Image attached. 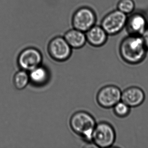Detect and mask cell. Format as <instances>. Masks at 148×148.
Returning <instances> with one entry per match:
<instances>
[{
  "label": "cell",
  "instance_id": "cell-2",
  "mask_svg": "<svg viewBox=\"0 0 148 148\" xmlns=\"http://www.w3.org/2000/svg\"><path fill=\"white\" fill-rule=\"evenodd\" d=\"M96 125L93 116L84 111L75 112L70 119L71 129L87 143H92V133Z\"/></svg>",
  "mask_w": 148,
  "mask_h": 148
},
{
  "label": "cell",
  "instance_id": "cell-15",
  "mask_svg": "<svg viewBox=\"0 0 148 148\" xmlns=\"http://www.w3.org/2000/svg\"><path fill=\"white\" fill-rule=\"evenodd\" d=\"M113 108L114 113L119 117H125L129 115L130 112V107L121 100Z\"/></svg>",
  "mask_w": 148,
  "mask_h": 148
},
{
  "label": "cell",
  "instance_id": "cell-1",
  "mask_svg": "<svg viewBox=\"0 0 148 148\" xmlns=\"http://www.w3.org/2000/svg\"><path fill=\"white\" fill-rule=\"evenodd\" d=\"M147 49L142 36L132 35L125 38L120 44L119 52L123 60L130 64L143 62L146 57Z\"/></svg>",
  "mask_w": 148,
  "mask_h": 148
},
{
  "label": "cell",
  "instance_id": "cell-8",
  "mask_svg": "<svg viewBox=\"0 0 148 148\" xmlns=\"http://www.w3.org/2000/svg\"><path fill=\"white\" fill-rule=\"evenodd\" d=\"M122 92L117 86L107 85L102 87L98 92L97 100L98 104L103 108H113L121 100Z\"/></svg>",
  "mask_w": 148,
  "mask_h": 148
},
{
  "label": "cell",
  "instance_id": "cell-14",
  "mask_svg": "<svg viewBox=\"0 0 148 148\" xmlns=\"http://www.w3.org/2000/svg\"><path fill=\"white\" fill-rule=\"evenodd\" d=\"M29 83V73L26 71L21 70L17 72L14 77V84L18 90H23Z\"/></svg>",
  "mask_w": 148,
  "mask_h": 148
},
{
  "label": "cell",
  "instance_id": "cell-4",
  "mask_svg": "<svg viewBox=\"0 0 148 148\" xmlns=\"http://www.w3.org/2000/svg\"><path fill=\"white\" fill-rule=\"evenodd\" d=\"M72 48L64 37L57 36L51 40L47 47L49 57L56 61L62 62L71 58Z\"/></svg>",
  "mask_w": 148,
  "mask_h": 148
},
{
  "label": "cell",
  "instance_id": "cell-13",
  "mask_svg": "<svg viewBox=\"0 0 148 148\" xmlns=\"http://www.w3.org/2000/svg\"><path fill=\"white\" fill-rule=\"evenodd\" d=\"M30 83L37 86L45 85L49 81L50 73L47 68L40 65L29 72Z\"/></svg>",
  "mask_w": 148,
  "mask_h": 148
},
{
  "label": "cell",
  "instance_id": "cell-3",
  "mask_svg": "<svg viewBox=\"0 0 148 148\" xmlns=\"http://www.w3.org/2000/svg\"><path fill=\"white\" fill-rule=\"evenodd\" d=\"M116 138V132L110 124L106 122L97 123L92 135V143L96 146L110 148L114 144Z\"/></svg>",
  "mask_w": 148,
  "mask_h": 148
},
{
  "label": "cell",
  "instance_id": "cell-11",
  "mask_svg": "<svg viewBox=\"0 0 148 148\" xmlns=\"http://www.w3.org/2000/svg\"><path fill=\"white\" fill-rule=\"evenodd\" d=\"M87 42L91 46L99 47L106 42L107 34L103 27L94 25L85 32Z\"/></svg>",
  "mask_w": 148,
  "mask_h": 148
},
{
  "label": "cell",
  "instance_id": "cell-12",
  "mask_svg": "<svg viewBox=\"0 0 148 148\" xmlns=\"http://www.w3.org/2000/svg\"><path fill=\"white\" fill-rule=\"evenodd\" d=\"M64 37L70 46L73 49L81 48L87 42L85 33L74 28L67 31Z\"/></svg>",
  "mask_w": 148,
  "mask_h": 148
},
{
  "label": "cell",
  "instance_id": "cell-5",
  "mask_svg": "<svg viewBox=\"0 0 148 148\" xmlns=\"http://www.w3.org/2000/svg\"><path fill=\"white\" fill-rule=\"evenodd\" d=\"M43 55L39 49L34 47H27L19 53L17 63L21 70L30 72L41 65Z\"/></svg>",
  "mask_w": 148,
  "mask_h": 148
},
{
  "label": "cell",
  "instance_id": "cell-9",
  "mask_svg": "<svg viewBox=\"0 0 148 148\" xmlns=\"http://www.w3.org/2000/svg\"><path fill=\"white\" fill-rule=\"evenodd\" d=\"M145 99L144 92L137 86H131L122 92L121 101L130 107H136L141 105Z\"/></svg>",
  "mask_w": 148,
  "mask_h": 148
},
{
  "label": "cell",
  "instance_id": "cell-10",
  "mask_svg": "<svg viewBox=\"0 0 148 148\" xmlns=\"http://www.w3.org/2000/svg\"><path fill=\"white\" fill-rule=\"evenodd\" d=\"M126 25L132 35L142 36L147 28L146 18L139 13L134 14L127 19Z\"/></svg>",
  "mask_w": 148,
  "mask_h": 148
},
{
  "label": "cell",
  "instance_id": "cell-7",
  "mask_svg": "<svg viewBox=\"0 0 148 148\" xmlns=\"http://www.w3.org/2000/svg\"><path fill=\"white\" fill-rule=\"evenodd\" d=\"M127 19L126 14L119 10H116L104 18L101 27L108 35H114L119 33L126 25Z\"/></svg>",
  "mask_w": 148,
  "mask_h": 148
},
{
  "label": "cell",
  "instance_id": "cell-16",
  "mask_svg": "<svg viewBox=\"0 0 148 148\" xmlns=\"http://www.w3.org/2000/svg\"><path fill=\"white\" fill-rule=\"evenodd\" d=\"M135 8L133 0H120L118 4V10L125 14L131 13Z\"/></svg>",
  "mask_w": 148,
  "mask_h": 148
},
{
  "label": "cell",
  "instance_id": "cell-17",
  "mask_svg": "<svg viewBox=\"0 0 148 148\" xmlns=\"http://www.w3.org/2000/svg\"><path fill=\"white\" fill-rule=\"evenodd\" d=\"M141 36L143 38L145 47L147 50H148V28H146V30Z\"/></svg>",
  "mask_w": 148,
  "mask_h": 148
},
{
  "label": "cell",
  "instance_id": "cell-6",
  "mask_svg": "<svg viewBox=\"0 0 148 148\" xmlns=\"http://www.w3.org/2000/svg\"><path fill=\"white\" fill-rule=\"evenodd\" d=\"M96 22V14L92 9L89 7L78 8L73 16V28L85 33L95 25Z\"/></svg>",
  "mask_w": 148,
  "mask_h": 148
}]
</instances>
